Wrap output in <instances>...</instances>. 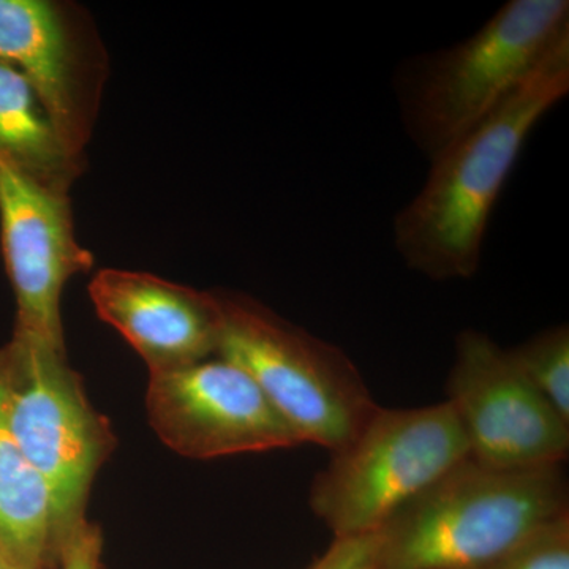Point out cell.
I'll return each mask as SVG.
<instances>
[{
	"label": "cell",
	"mask_w": 569,
	"mask_h": 569,
	"mask_svg": "<svg viewBox=\"0 0 569 569\" xmlns=\"http://www.w3.org/2000/svg\"><path fill=\"white\" fill-rule=\"evenodd\" d=\"M568 93L569 33L496 111L429 163L392 222V244L408 269L436 282L477 276L508 179L531 133Z\"/></svg>",
	"instance_id": "cell-1"
},
{
	"label": "cell",
	"mask_w": 569,
	"mask_h": 569,
	"mask_svg": "<svg viewBox=\"0 0 569 569\" xmlns=\"http://www.w3.org/2000/svg\"><path fill=\"white\" fill-rule=\"evenodd\" d=\"M568 512L563 466L500 470L468 456L378 531L377 569H481Z\"/></svg>",
	"instance_id": "cell-2"
},
{
	"label": "cell",
	"mask_w": 569,
	"mask_h": 569,
	"mask_svg": "<svg viewBox=\"0 0 569 569\" xmlns=\"http://www.w3.org/2000/svg\"><path fill=\"white\" fill-rule=\"evenodd\" d=\"M569 33L568 0H509L477 32L400 63V123L432 162L497 110Z\"/></svg>",
	"instance_id": "cell-3"
},
{
	"label": "cell",
	"mask_w": 569,
	"mask_h": 569,
	"mask_svg": "<svg viewBox=\"0 0 569 569\" xmlns=\"http://www.w3.org/2000/svg\"><path fill=\"white\" fill-rule=\"evenodd\" d=\"M216 295L222 312L216 356L252 378L302 443L329 455L350 443L380 406L346 351L250 296Z\"/></svg>",
	"instance_id": "cell-4"
},
{
	"label": "cell",
	"mask_w": 569,
	"mask_h": 569,
	"mask_svg": "<svg viewBox=\"0 0 569 569\" xmlns=\"http://www.w3.org/2000/svg\"><path fill=\"white\" fill-rule=\"evenodd\" d=\"M0 388L7 425L50 489L63 548L88 520L93 479L116 448L114 433L89 402L67 350L50 343L13 335L0 347Z\"/></svg>",
	"instance_id": "cell-5"
},
{
	"label": "cell",
	"mask_w": 569,
	"mask_h": 569,
	"mask_svg": "<svg viewBox=\"0 0 569 569\" xmlns=\"http://www.w3.org/2000/svg\"><path fill=\"white\" fill-rule=\"evenodd\" d=\"M468 456L447 400L400 410L378 407L350 443L331 452L310 486L309 505L335 538L377 533Z\"/></svg>",
	"instance_id": "cell-6"
},
{
	"label": "cell",
	"mask_w": 569,
	"mask_h": 569,
	"mask_svg": "<svg viewBox=\"0 0 569 569\" xmlns=\"http://www.w3.org/2000/svg\"><path fill=\"white\" fill-rule=\"evenodd\" d=\"M447 402L470 458L500 470L563 466L569 422L520 372L508 348L477 329L456 337Z\"/></svg>",
	"instance_id": "cell-7"
},
{
	"label": "cell",
	"mask_w": 569,
	"mask_h": 569,
	"mask_svg": "<svg viewBox=\"0 0 569 569\" xmlns=\"http://www.w3.org/2000/svg\"><path fill=\"white\" fill-rule=\"evenodd\" d=\"M0 61L31 82L63 144L86 160L110 71L91 13L66 0H0Z\"/></svg>",
	"instance_id": "cell-8"
},
{
	"label": "cell",
	"mask_w": 569,
	"mask_h": 569,
	"mask_svg": "<svg viewBox=\"0 0 569 569\" xmlns=\"http://www.w3.org/2000/svg\"><path fill=\"white\" fill-rule=\"evenodd\" d=\"M146 410L153 432L183 458L216 459L302 445L252 378L219 356L152 373Z\"/></svg>",
	"instance_id": "cell-9"
},
{
	"label": "cell",
	"mask_w": 569,
	"mask_h": 569,
	"mask_svg": "<svg viewBox=\"0 0 569 569\" xmlns=\"http://www.w3.org/2000/svg\"><path fill=\"white\" fill-rule=\"evenodd\" d=\"M0 249L17 301L13 335L67 350L63 287L93 268L91 250L74 233L70 194L0 163Z\"/></svg>",
	"instance_id": "cell-10"
},
{
	"label": "cell",
	"mask_w": 569,
	"mask_h": 569,
	"mask_svg": "<svg viewBox=\"0 0 569 569\" xmlns=\"http://www.w3.org/2000/svg\"><path fill=\"white\" fill-rule=\"evenodd\" d=\"M89 296L97 316L134 348L151 376L217 355L222 312L216 291L107 268L92 277Z\"/></svg>",
	"instance_id": "cell-11"
},
{
	"label": "cell",
	"mask_w": 569,
	"mask_h": 569,
	"mask_svg": "<svg viewBox=\"0 0 569 569\" xmlns=\"http://www.w3.org/2000/svg\"><path fill=\"white\" fill-rule=\"evenodd\" d=\"M61 550L50 489L7 425L0 388V563L59 569Z\"/></svg>",
	"instance_id": "cell-12"
},
{
	"label": "cell",
	"mask_w": 569,
	"mask_h": 569,
	"mask_svg": "<svg viewBox=\"0 0 569 569\" xmlns=\"http://www.w3.org/2000/svg\"><path fill=\"white\" fill-rule=\"evenodd\" d=\"M84 162L63 144L31 82L0 61V163L40 186L70 193Z\"/></svg>",
	"instance_id": "cell-13"
},
{
	"label": "cell",
	"mask_w": 569,
	"mask_h": 569,
	"mask_svg": "<svg viewBox=\"0 0 569 569\" xmlns=\"http://www.w3.org/2000/svg\"><path fill=\"white\" fill-rule=\"evenodd\" d=\"M531 387L569 422V328L557 325L542 329L526 342L508 348Z\"/></svg>",
	"instance_id": "cell-14"
},
{
	"label": "cell",
	"mask_w": 569,
	"mask_h": 569,
	"mask_svg": "<svg viewBox=\"0 0 569 569\" xmlns=\"http://www.w3.org/2000/svg\"><path fill=\"white\" fill-rule=\"evenodd\" d=\"M481 569H569V512Z\"/></svg>",
	"instance_id": "cell-15"
},
{
	"label": "cell",
	"mask_w": 569,
	"mask_h": 569,
	"mask_svg": "<svg viewBox=\"0 0 569 569\" xmlns=\"http://www.w3.org/2000/svg\"><path fill=\"white\" fill-rule=\"evenodd\" d=\"M380 539L377 533L336 537L309 569H377Z\"/></svg>",
	"instance_id": "cell-16"
},
{
	"label": "cell",
	"mask_w": 569,
	"mask_h": 569,
	"mask_svg": "<svg viewBox=\"0 0 569 569\" xmlns=\"http://www.w3.org/2000/svg\"><path fill=\"white\" fill-rule=\"evenodd\" d=\"M102 530L86 520L63 545L59 569H102Z\"/></svg>",
	"instance_id": "cell-17"
},
{
	"label": "cell",
	"mask_w": 569,
	"mask_h": 569,
	"mask_svg": "<svg viewBox=\"0 0 569 569\" xmlns=\"http://www.w3.org/2000/svg\"><path fill=\"white\" fill-rule=\"evenodd\" d=\"M0 569H10V568H7L6 565L0 563Z\"/></svg>",
	"instance_id": "cell-18"
}]
</instances>
